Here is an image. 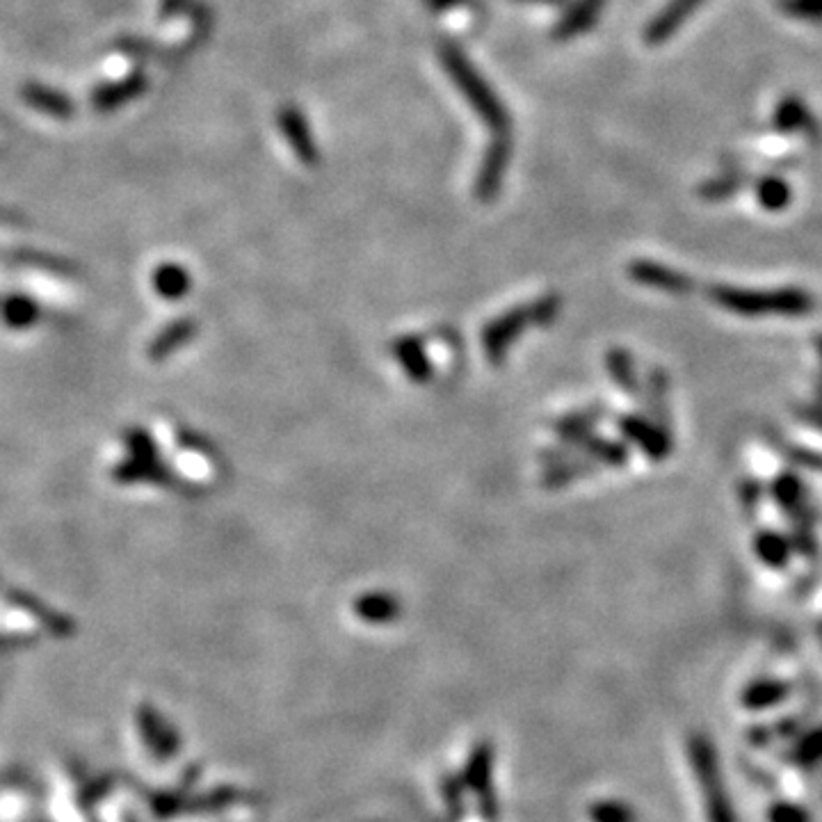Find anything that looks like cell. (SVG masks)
Wrapping results in <instances>:
<instances>
[{"label": "cell", "instance_id": "obj_3", "mask_svg": "<svg viewBox=\"0 0 822 822\" xmlns=\"http://www.w3.org/2000/svg\"><path fill=\"white\" fill-rule=\"evenodd\" d=\"M528 327H533V318H530V306H517V309H510L501 313V316L487 322L485 332H482V350H485V357L491 366L503 364L505 354L510 352L512 343L526 332Z\"/></svg>", "mask_w": 822, "mask_h": 822}, {"label": "cell", "instance_id": "obj_12", "mask_svg": "<svg viewBox=\"0 0 822 822\" xmlns=\"http://www.w3.org/2000/svg\"><path fill=\"white\" fill-rule=\"evenodd\" d=\"M354 612L361 622L373 624V626H384L393 624L402 615V606L396 596L389 592H370L361 594L357 601H354Z\"/></svg>", "mask_w": 822, "mask_h": 822}, {"label": "cell", "instance_id": "obj_17", "mask_svg": "<svg viewBox=\"0 0 822 822\" xmlns=\"http://www.w3.org/2000/svg\"><path fill=\"white\" fill-rule=\"evenodd\" d=\"M580 448L587 453V459L608 464V466H622L626 464V457H628V448L624 446V443L599 439V437H594V434Z\"/></svg>", "mask_w": 822, "mask_h": 822}, {"label": "cell", "instance_id": "obj_11", "mask_svg": "<svg viewBox=\"0 0 822 822\" xmlns=\"http://www.w3.org/2000/svg\"><path fill=\"white\" fill-rule=\"evenodd\" d=\"M619 430L624 432L626 439L638 443L651 459H665L670 453V437H667L663 427L647 421V418L624 416L619 421Z\"/></svg>", "mask_w": 822, "mask_h": 822}, {"label": "cell", "instance_id": "obj_2", "mask_svg": "<svg viewBox=\"0 0 822 822\" xmlns=\"http://www.w3.org/2000/svg\"><path fill=\"white\" fill-rule=\"evenodd\" d=\"M713 297L727 309L745 316H763V313H784V316H797L807 313L811 300L800 290H777V293H752V290H731L715 288Z\"/></svg>", "mask_w": 822, "mask_h": 822}, {"label": "cell", "instance_id": "obj_24", "mask_svg": "<svg viewBox=\"0 0 822 822\" xmlns=\"http://www.w3.org/2000/svg\"><path fill=\"white\" fill-rule=\"evenodd\" d=\"M432 12H448L462 5H473V0H425Z\"/></svg>", "mask_w": 822, "mask_h": 822}, {"label": "cell", "instance_id": "obj_10", "mask_svg": "<svg viewBox=\"0 0 822 822\" xmlns=\"http://www.w3.org/2000/svg\"><path fill=\"white\" fill-rule=\"evenodd\" d=\"M628 274H631L633 281H638L642 286L667 290L672 295H683L690 290V279L685 277L683 272L667 268L663 263L654 261H633L628 265Z\"/></svg>", "mask_w": 822, "mask_h": 822}, {"label": "cell", "instance_id": "obj_15", "mask_svg": "<svg viewBox=\"0 0 822 822\" xmlns=\"http://www.w3.org/2000/svg\"><path fill=\"white\" fill-rule=\"evenodd\" d=\"M594 471V462L592 459H564L560 464H553L548 466V471L544 473V487L546 489H560V487H567L571 482L578 480V478H585V473H592Z\"/></svg>", "mask_w": 822, "mask_h": 822}, {"label": "cell", "instance_id": "obj_20", "mask_svg": "<svg viewBox=\"0 0 822 822\" xmlns=\"http://www.w3.org/2000/svg\"><path fill=\"white\" fill-rule=\"evenodd\" d=\"M590 816L594 822H631V811L619 802H596Z\"/></svg>", "mask_w": 822, "mask_h": 822}, {"label": "cell", "instance_id": "obj_5", "mask_svg": "<svg viewBox=\"0 0 822 822\" xmlns=\"http://www.w3.org/2000/svg\"><path fill=\"white\" fill-rule=\"evenodd\" d=\"M510 160H512L510 133L494 135V140H491V144L487 147L485 156H482V165L478 169V176H475V185H473V195L478 197V201H482V204H491V201H496V197L501 195Z\"/></svg>", "mask_w": 822, "mask_h": 822}, {"label": "cell", "instance_id": "obj_8", "mask_svg": "<svg viewBox=\"0 0 822 822\" xmlns=\"http://www.w3.org/2000/svg\"><path fill=\"white\" fill-rule=\"evenodd\" d=\"M606 5L608 0H574V3L564 10L560 21L553 26L551 35L555 42H571V39L590 32L596 26V21H599V14Z\"/></svg>", "mask_w": 822, "mask_h": 822}, {"label": "cell", "instance_id": "obj_1", "mask_svg": "<svg viewBox=\"0 0 822 822\" xmlns=\"http://www.w3.org/2000/svg\"><path fill=\"white\" fill-rule=\"evenodd\" d=\"M439 55L448 78L453 80L457 92L464 96V101L469 103L475 115L482 119V124L494 135L510 133V112H507L505 103L498 99V94L491 90L487 80L482 78L480 71L473 67L464 48L455 42H443L439 46Z\"/></svg>", "mask_w": 822, "mask_h": 822}, {"label": "cell", "instance_id": "obj_18", "mask_svg": "<svg viewBox=\"0 0 822 822\" xmlns=\"http://www.w3.org/2000/svg\"><path fill=\"white\" fill-rule=\"evenodd\" d=\"M756 195H759L763 208H768V211H781V208H786L788 201H791V188H788L781 179H777V176H768V179H761L759 188H756Z\"/></svg>", "mask_w": 822, "mask_h": 822}, {"label": "cell", "instance_id": "obj_22", "mask_svg": "<svg viewBox=\"0 0 822 822\" xmlns=\"http://www.w3.org/2000/svg\"><path fill=\"white\" fill-rule=\"evenodd\" d=\"M443 795H446V802H448V811H450V818L459 820L464 816V804H462V791H459V784L455 779H448L446 784H443Z\"/></svg>", "mask_w": 822, "mask_h": 822}, {"label": "cell", "instance_id": "obj_9", "mask_svg": "<svg viewBox=\"0 0 822 822\" xmlns=\"http://www.w3.org/2000/svg\"><path fill=\"white\" fill-rule=\"evenodd\" d=\"M391 354L396 357L400 368L405 370L407 377L416 384H425L427 380H432L434 368L432 361L425 352V341L421 336L411 334V336H400L391 345Z\"/></svg>", "mask_w": 822, "mask_h": 822}, {"label": "cell", "instance_id": "obj_25", "mask_svg": "<svg viewBox=\"0 0 822 822\" xmlns=\"http://www.w3.org/2000/svg\"><path fill=\"white\" fill-rule=\"evenodd\" d=\"M521 3H539V5H562L564 0H521Z\"/></svg>", "mask_w": 822, "mask_h": 822}, {"label": "cell", "instance_id": "obj_19", "mask_svg": "<svg viewBox=\"0 0 822 822\" xmlns=\"http://www.w3.org/2000/svg\"><path fill=\"white\" fill-rule=\"evenodd\" d=\"M530 318H533V327H548L551 322L560 316L562 297L555 293H546L530 302Z\"/></svg>", "mask_w": 822, "mask_h": 822}, {"label": "cell", "instance_id": "obj_7", "mask_svg": "<svg viewBox=\"0 0 822 822\" xmlns=\"http://www.w3.org/2000/svg\"><path fill=\"white\" fill-rule=\"evenodd\" d=\"M706 0H670L663 10H660L654 19L644 28V44L647 46H663L679 32L690 14H695Z\"/></svg>", "mask_w": 822, "mask_h": 822}, {"label": "cell", "instance_id": "obj_16", "mask_svg": "<svg viewBox=\"0 0 822 822\" xmlns=\"http://www.w3.org/2000/svg\"><path fill=\"white\" fill-rule=\"evenodd\" d=\"M606 361L608 373L619 389H624L626 393L638 391V370H635L631 354L624 350H610Z\"/></svg>", "mask_w": 822, "mask_h": 822}, {"label": "cell", "instance_id": "obj_23", "mask_svg": "<svg viewBox=\"0 0 822 822\" xmlns=\"http://www.w3.org/2000/svg\"><path fill=\"white\" fill-rule=\"evenodd\" d=\"M733 190H736V183L729 181V179L727 181H711V183H706L704 188H701V195L717 199L722 195H729V192H733Z\"/></svg>", "mask_w": 822, "mask_h": 822}, {"label": "cell", "instance_id": "obj_4", "mask_svg": "<svg viewBox=\"0 0 822 822\" xmlns=\"http://www.w3.org/2000/svg\"><path fill=\"white\" fill-rule=\"evenodd\" d=\"M464 784L478 797L480 816L485 820H496L498 804L494 793V749L489 743H478L466 761Z\"/></svg>", "mask_w": 822, "mask_h": 822}, {"label": "cell", "instance_id": "obj_13", "mask_svg": "<svg viewBox=\"0 0 822 822\" xmlns=\"http://www.w3.org/2000/svg\"><path fill=\"white\" fill-rule=\"evenodd\" d=\"M606 414V409L601 407H590V409H580L574 414L560 418L555 423V432L562 443H569V446H583V443L592 437L594 427L599 423V418Z\"/></svg>", "mask_w": 822, "mask_h": 822}, {"label": "cell", "instance_id": "obj_21", "mask_svg": "<svg viewBox=\"0 0 822 822\" xmlns=\"http://www.w3.org/2000/svg\"><path fill=\"white\" fill-rule=\"evenodd\" d=\"M784 10L802 21H822V0H784Z\"/></svg>", "mask_w": 822, "mask_h": 822}, {"label": "cell", "instance_id": "obj_6", "mask_svg": "<svg viewBox=\"0 0 822 822\" xmlns=\"http://www.w3.org/2000/svg\"><path fill=\"white\" fill-rule=\"evenodd\" d=\"M279 128L284 140L288 142L290 151L300 160L304 167H318L320 163V149L313 135L309 122H306L304 112L297 106H284L279 110Z\"/></svg>", "mask_w": 822, "mask_h": 822}, {"label": "cell", "instance_id": "obj_14", "mask_svg": "<svg viewBox=\"0 0 822 822\" xmlns=\"http://www.w3.org/2000/svg\"><path fill=\"white\" fill-rule=\"evenodd\" d=\"M811 124L813 122H811L807 106H804V101L795 94L784 96L775 110V117H772V126H775L779 133L807 131V128H811Z\"/></svg>", "mask_w": 822, "mask_h": 822}]
</instances>
